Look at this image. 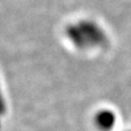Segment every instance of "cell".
Returning a JSON list of instances; mask_svg holds the SVG:
<instances>
[{"instance_id": "6da1fadb", "label": "cell", "mask_w": 131, "mask_h": 131, "mask_svg": "<svg viewBox=\"0 0 131 131\" xmlns=\"http://www.w3.org/2000/svg\"><path fill=\"white\" fill-rule=\"evenodd\" d=\"M65 36L79 50H98L106 48L108 36L103 28L92 20H80L65 28Z\"/></svg>"}, {"instance_id": "7a4b0ae2", "label": "cell", "mask_w": 131, "mask_h": 131, "mask_svg": "<svg viewBox=\"0 0 131 131\" xmlns=\"http://www.w3.org/2000/svg\"><path fill=\"white\" fill-rule=\"evenodd\" d=\"M117 123L116 114L107 108L98 111L94 116V124L100 131H111Z\"/></svg>"}, {"instance_id": "3957f363", "label": "cell", "mask_w": 131, "mask_h": 131, "mask_svg": "<svg viewBox=\"0 0 131 131\" xmlns=\"http://www.w3.org/2000/svg\"><path fill=\"white\" fill-rule=\"evenodd\" d=\"M6 114H7V104H6V100L2 92L1 86H0V130L2 128V124Z\"/></svg>"}]
</instances>
